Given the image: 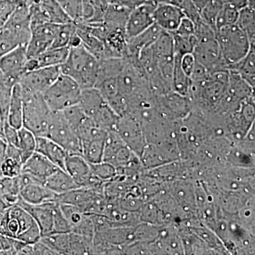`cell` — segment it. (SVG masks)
<instances>
[{"instance_id": "6da1fadb", "label": "cell", "mask_w": 255, "mask_h": 255, "mask_svg": "<svg viewBox=\"0 0 255 255\" xmlns=\"http://www.w3.org/2000/svg\"><path fill=\"white\" fill-rule=\"evenodd\" d=\"M229 71L219 72L198 82H191L188 98L192 110L202 114L212 113L223 98L228 83Z\"/></svg>"}, {"instance_id": "7a4b0ae2", "label": "cell", "mask_w": 255, "mask_h": 255, "mask_svg": "<svg viewBox=\"0 0 255 255\" xmlns=\"http://www.w3.org/2000/svg\"><path fill=\"white\" fill-rule=\"evenodd\" d=\"M100 60L82 44L70 47L60 71L75 80L83 89L95 87L98 76Z\"/></svg>"}, {"instance_id": "3957f363", "label": "cell", "mask_w": 255, "mask_h": 255, "mask_svg": "<svg viewBox=\"0 0 255 255\" xmlns=\"http://www.w3.org/2000/svg\"><path fill=\"white\" fill-rule=\"evenodd\" d=\"M0 235L31 244L39 241L41 233L34 219L21 206H10L0 220Z\"/></svg>"}, {"instance_id": "277c9868", "label": "cell", "mask_w": 255, "mask_h": 255, "mask_svg": "<svg viewBox=\"0 0 255 255\" xmlns=\"http://www.w3.org/2000/svg\"><path fill=\"white\" fill-rule=\"evenodd\" d=\"M31 36L29 8L19 6L13 10L0 26V57L18 47L26 46Z\"/></svg>"}, {"instance_id": "5b68a950", "label": "cell", "mask_w": 255, "mask_h": 255, "mask_svg": "<svg viewBox=\"0 0 255 255\" xmlns=\"http://www.w3.org/2000/svg\"><path fill=\"white\" fill-rule=\"evenodd\" d=\"M216 36L228 71L230 68L248 55L252 47L255 46L246 33L236 24L219 28Z\"/></svg>"}, {"instance_id": "8992f818", "label": "cell", "mask_w": 255, "mask_h": 255, "mask_svg": "<svg viewBox=\"0 0 255 255\" xmlns=\"http://www.w3.org/2000/svg\"><path fill=\"white\" fill-rule=\"evenodd\" d=\"M23 127L36 137L46 136L52 111L43 94L23 91Z\"/></svg>"}, {"instance_id": "52a82bcc", "label": "cell", "mask_w": 255, "mask_h": 255, "mask_svg": "<svg viewBox=\"0 0 255 255\" xmlns=\"http://www.w3.org/2000/svg\"><path fill=\"white\" fill-rule=\"evenodd\" d=\"M82 90L75 80L61 74L43 95L52 112H63L78 105Z\"/></svg>"}, {"instance_id": "ba28073f", "label": "cell", "mask_w": 255, "mask_h": 255, "mask_svg": "<svg viewBox=\"0 0 255 255\" xmlns=\"http://www.w3.org/2000/svg\"><path fill=\"white\" fill-rule=\"evenodd\" d=\"M46 137L58 143L68 155H81L82 141L63 112H52Z\"/></svg>"}, {"instance_id": "9c48e42d", "label": "cell", "mask_w": 255, "mask_h": 255, "mask_svg": "<svg viewBox=\"0 0 255 255\" xmlns=\"http://www.w3.org/2000/svg\"><path fill=\"white\" fill-rule=\"evenodd\" d=\"M192 53L195 57L196 61L205 67L210 73L228 71L216 36L196 41Z\"/></svg>"}, {"instance_id": "30bf717a", "label": "cell", "mask_w": 255, "mask_h": 255, "mask_svg": "<svg viewBox=\"0 0 255 255\" xmlns=\"http://www.w3.org/2000/svg\"><path fill=\"white\" fill-rule=\"evenodd\" d=\"M155 105L161 115L172 122L181 121L187 117L192 110L188 97L170 91L164 95L154 96Z\"/></svg>"}, {"instance_id": "8fae6325", "label": "cell", "mask_w": 255, "mask_h": 255, "mask_svg": "<svg viewBox=\"0 0 255 255\" xmlns=\"http://www.w3.org/2000/svg\"><path fill=\"white\" fill-rule=\"evenodd\" d=\"M116 131L122 137L124 143L140 159L147 145L140 123L129 114L119 117Z\"/></svg>"}, {"instance_id": "7c38bea8", "label": "cell", "mask_w": 255, "mask_h": 255, "mask_svg": "<svg viewBox=\"0 0 255 255\" xmlns=\"http://www.w3.org/2000/svg\"><path fill=\"white\" fill-rule=\"evenodd\" d=\"M60 75V66L37 68L26 72L18 84L23 91L43 94Z\"/></svg>"}, {"instance_id": "4fadbf2b", "label": "cell", "mask_w": 255, "mask_h": 255, "mask_svg": "<svg viewBox=\"0 0 255 255\" xmlns=\"http://www.w3.org/2000/svg\"><path fill=\"white\" fill-rule=\"evenodd\" d=\"M60 24L46 23L31 26V36L26 46L28 58L51 48Z\"/></svg>"}, {"instance_id": "5bb4252c", "label": "cell", "mask_w": 255, "mask_h": 255, "mask_svg": "<svg viewBox=\"0 0 255 255\" xmlns=\"http://www.w3.org/2000/svg\"><path fill=\"white\" fill-rule=\"evenodd\" d=\"M19 199L29 204H41L55 201L57 194L41 183L35 182L27 174L19 176Z\"/></svg>"}, {"instance_id": "9a60e30c", "label": "cell", "mask_w": 255, "mask_h": 255, "mask_svg": "<svg viewBox=\"0 0 255 255\" xmlns=\"http://www.w3.org/2000/svg\"><path fill=\"white\" fill-rule=\"evenodd\" d=\"M26 46H21L0 57V70L14 85L26 73Z\"/></svg>"}, {"instance_id": "2e32d148", "label": "cell", "mask_w": 255, "mask_h": 255, "mask_svg": "<svg viewBox=\"0 0 255 255\" xmlns=\"http://www.w3.org/2000/svg\"><path fill=\"white\" fill-rule=\"evenodd\" d=\"M155 6L140 5L132 8L125 26L128 40L137 36L155 23L153 12Z\"/></svg>"}, {"instance_id": "e0dca14e", "label": "cell", "mask_w": 255, "mask_h": 255, "mask_svg": "<svg viewBox=\"0 0 255 255\" xmlns=\"http://www.w3.org/2000/svg\"><path fill=\"white\" fill-rule=\"evenodd\" d=\"M17 204L31 215L41 231V236L52 233L53 226V216L56 202L44 203L41 204H29L19 199Z\"/></svg>"}, {"instance_id": "ac0fdd59", "label": "cell", "mask_w": 255, "mask_h": 255, "mask_svg": "<svg viewBox=\"0 0 255 255\" xmlns=\"http://www.w3.org/2000/svg\"><path fill=\"white\" fill-rule=\"evenodd\" d=\"M154 21L162 31L174 33L184 17L182 11L169 2H159L153 12Z\"/></svg>"}, {"instance_id": "d6986e66", "label": "cell", "mask_w": 255, "mask_h": 255, "mask_svg": "<svg viewBox=\"0 0 255 255\" xmlns=\"http://www.w3.org/2000/svg\"><path fill=\"white\" fill-rule=\"evenodd\" d=\"M58 169L60 168L49 159L36 151L25 161L21 173L26 174L35 182L43 184L47 178Z\"/></svg>"}, {"instance_id": "ffe728a7", "label": "cell", "mask_w": 255, "mask_h": 255, "mask_svg": "<svg viewBox=\"0 0 255 255\" xmlns=\"http://www.w3.org/2000/svg\"><path fill=\"white\" fill-rule=\"evenodd\" d=\"M163 31L157 24L154 23L145 31L128 40L125 58L130 61H137L142 50L152 46Z\"/></svg>"}, {"instance_id": "44dd1931", "label": "cell", "mask_w": 255, "mask_h": 255, "mask_svg": "<svg viewBox=\"0 0 255 255\" xmlns=\"http://www.w3.org/2000/svg\"><path fill=\"white\" fill-rule=\"evenodd\" d=\"M100 194L104 193L97 192L86 188L78 187L57 195L55 202L76 206L85 214H88L92 203L95 198Z\"/></svg>"}, {"instance_id": "7402d4cb", "label": "cell", "mask_w": 255, "mask_h": 255, "mask_svg": "<svg viewBox=\"0 0 255 255\" xmlns=\"http://www.w3.org/2000/svg\"><path fill=\"white\" fill-rule=\"evenodd\" d=\"M65 170L73 178L79 187L86 189L94 176L90 164L81 155H68L65 162Z\"/></svg>"}, {"instance_id": "603a6c76", "label": "cell", "mask_w": 255, "mask_h": 255, "mask_svg": "<svg viewBox=\"0 0 255 255\" xmlns=\"http://www.w3.org/2000/svg\"><path fill=\"white\" fill-rule=\"evenodd\" d=\"M69 49V47L49 48L41 54L28 58L26 70L29 71L37 68L60 66L65 63L68 55Z\"/></svg>"}, {"instance_id": "cb8c5ba5", "label": "cell", "mask_w": 255, "mask_h": 255, "mask_svg": "<svg viewBox=\"0 0 255 255\" xmlns=\"http://www.w3.org/2000/svg\"><path fill=\"white\" fill-rule=\"evenodd\" d=\"M170 195L184 212L196 211L195 186L187 182L177 181L169 187Z\"/></svg>"}, {"instance_id": "d4e9b609", "label": "cell", "mask_w": 255, "mask_h": 255, "mask_svg": "<svg viewBox=\"0 0 255 255\" xmlns=\"http://www.w3.org/2000/svg\"><path fill=\"white\" fill-rule=\"evenodd\" d=\"M36 151L44 155L58 168L65 170L68 152L51 139L46 136L36 137Z\"/></svg>"}, {"instance_id": "484cf974", "label": "cell", "mask_w": 255, "mask_h": 255, "mask_svg": "<svg viewBox=\"0 0 255 255\" xmlns=\"http://www.w3.org/2000/svg\"><path fill=\"white\" fill-rule=\"evenodd\" d=\"M107 104L95 87L82 90L78 105L89 118L93 119Z\"/></svg>"}, {"instance_id": "4316f807", "label": "cell", "mask_w": 255, "mask_h": 255, "mask_svg": "<svg viewBox=\"0 0 255 255\" xmlns=\"http://www.w3.org/2000/svg\"><path fill=\"white\" fill-rule=\"evenodd\" d=\"M5 122L18 130L23 127L22 93L18 84H16L13 87Z\"/></svg>"}, {"instance_id": "83f0119b", "label": "cell", "mask_w": 255, "mask_h": 255, "mask_svg": "<svg viewBox=\"0 0 255 255\" xmlns=\"http://www.w3.org/2000/svg\"><path fill=\"white\" fill-rule=\"evenodd\" d=\"M23 164L17 147L6 143V152L1 166V175L8 177H18L21 173Z\"/></svg>"}, {"instance_id": "f1b7e54d", "label": "cell", "mask_w": 255, "mask_h": 255, "mask_svg": "<svg viewBox=\"0 0 255 255\" xmlns=\"http://www.w3.org/2000/svg\"><path fill=\"white\" fill-rule=\"evenodd\" d=\"M43 184L57 195L79 187L73 178L70 177V174L66 171L61 169H58L53 172L47 178Z\"/></svg>"}, {"instance_id": "f546056e", "label": "cell", "mask_w": 255, "mask_h": 255, "mask_svg": "<svg viewBox=\"0 0 255 255\" xmlns=\"http://www.w3.org/2000/svg\"><path fill=\"white\" fill-rule=\"evenodd\" d=\"M229 71L237 73L251 87H255V46L252 47L248 55L241 61L235 64Z\"/></svg>"}, {"instance_id": "4dcf8cb0", "label": "cell", "mask_w": 255, "mask_h": 255, "mask_svg": "<svg viewBox=\"0 0 255 255\" xmlns=\"http://www.w3.org/2000/svg\"><path fill=\"white\" fill-rule=\"evenodd\" d=\"M19 177H8L0 176V198L8 206L17 204L19 200Z\"/></svg>"}, {"instance_id": "1f68e13d", "label": "cell", "mask_w": 255, "mask_h": 255, "mask_svg": "<svg viewBox=\"0 0 255 255\" xmlns=\"http://www.w3.org/2000/svg\"><path fill=\"white\" fill-rule=\"evenodd\" d=\"M181 56H174V68L172 77V91L188 97L191 87V79L183 71L180 64Z\"/></svg>"}, {"instance_id": "d6a6232c", "label": "cell", "mask_w": 255, "mask_h": 255, "mask_svg": "<svg viewBox=\"0 0 255 255\" xmlns=\"http://www.w3.org/2000/svg\"><path fill=\"white\" fill-rule=\"evenodd\" d=\"M70 233H50L41 236L39 241L50 248L55 255H68Z\"/></svg>"}, {"instance_id": "836d02e7", "label": "cell", "mask_w": 255, "mask_h": 255, "mask_svg": "<svg viewBox=\"0 0 255 255\" xmlns=\"http://www.w3.org/2000/svg\"><path fill=\"white\" fill-rule=\"evenodd\" d=\"M18 135L17 148L24 163L25 161L36 152V136L24 127L18 129Z\"/></svg>"}, {"instance_id": "e575fe53", "label": "cell", "mask_w": 255, "mask_h": 255, "mask_svg": "<svg viewBox=\"0 0 255 255\" xmlns=\"http://www.w3.org/2000/svg\"><path fill=\"white\" fill-rule=\"evenodd\" d=\"M105 139L82 141V154L88 163H98L103 161Z\"/></svg>"}, {"instance_id": "d590c367", "label": "cell", "mask_w": 255, "mask_h": 255, "mask_svg": "<svg viewBox=\"0 0 255 255\" xmlns=\"http://www.w3.org/2000/svg\"><path fill=\"white\" fill-rule=\"evenodd\" d=\"M246 33L253 44L255 43V11L254 8L247 6L240 10L236 23Z\"/></svg>"}, {"instance_id": "8d00e7d4", "label": "cell", "mask_w": 255, "mask_h": 255, "mask_svg": "<svg viewBox=\"0 0 255 255\" xmlns=\"http://www.w3.org/2000/svg\"><path fill=\"white\" fill-rule=\"evenodd\" d=\"M92 243L93 240L70 232L68 255H93Z\"/></svg>"}, {"instance_id": "74e56055", "label": "cell", "mask_w": 255, "mask_h": 255, "mask_svg": "<svg viewBox=\"0 0 255 255\" xmlns=\"http://www.w3.org/2000/svg\"><path fill=\"white\" fill-rule=\"evenodd\" d=\"M14 86V84L0 70V116L4 123Z\"/></svg>"}, {"instance_id": "f35d334b", "label": "cell", "mask_w": 255, "mask_h": 255, "mask_svg": "<svg viewBox=\"0 0 255 255\" xmlns=\"http://www.w3.org/2000/svg\"><path fill=\"white\" fill-rule=\"evenodd\" d=\"M223 0H211L200 11L201 19L209 25L216 32V20L221 8Z\"/></svg>"}, {"instance_id": "ab89813d", "label": "cell", "mask_w": 255, "mask_h": 255, "mask_svg": "<svg viewBox=\"0 0 255 255\" xmlns=\"http://www.w3.org/2000/svg\"><path fill=\"white\" fill-rule=\"evenodd\" d=\"M239 12L240 10L237 8L224 1L216 20V31L223 26L236 24Z\"/></svg>"}, {"instance_id": "60d3db41", "label": "cell", "mask_w": 255, "mask_h": 255, "mask_svg": "<svg viewBox=\"0 0 255 255\" xmlns=\"http://www.w3.org/2000/svg\"><path fill=\"white\" fill-rule=\"evenodd\" d=\"M90 166L92 174L105 183L113 180L118 176L117 168L108 162L102 161L98 163L90 164Z\"/></svg>"}, {"instance_id": "b9f144b4", "label": "cell", "mask_w": 255, "mask_h": 255, "mask_svg": "<svg viewBox=\"0 0 255 255\" xmlns=\"http://www.w3.org/2000/svg\"><path fill=\"white\" fill-rule=\"evenodd\" d=\"M174 41V54L182 57L187 53H193L196 44L195 36L186 37L172 33Z\"/></svg>"}, {"instance_id": "7bdbcfd3", "label": "cell", "mask_w": 255, "mask_h": 255, "mask_svg": "<svg viewBox=\"0 0 255 255\" xmlns=\"http://www.w3.org/2000/svg\"><path fill=\"white\" fill-rule=\"evenodd\" d=\"M170 3L182 11L184 17L189 18L194 23L201 19L200 11L191 0H172Z\"/></svg>"}, {"instance_id": "ee69618b", "label": "cell", "mask_w": 255, "mask_h": 255, "mask_svg": "<svg viewBox=\"0 0 255 255\" xmlns=\"http://www.w3.org/2000/svg\"><path fill=\"white\" fill-rule=\"evenodd\" d=\"M72 231L71 226L68 222L63 211L60 209V204L56 202L53 216V226L52 233H67Z\"/></svg>"}, {"instance_id": "f6af8a7d", "label": "cell", "mask_w": 255, "mask_h": 255, "mask_svg": "<svg viewBox=\"0 0 255 255\" xmlns=\"http://www.w3.org/2000/svg\"><path fill=\"white\" fill-rule=\"evenodd\" d=\"M194 23L189 18L184 17L174 33L182 36L192 37L194 36Z\"/></svg>"}, {"instance_id": "bcb514c9", "label": "cell", "mask_w": 255, "mask_h": 255, "mask_svg": "<svg viewBox=\"0 0 255 255\" xmlns=\"http://www.w3.org/2000/svg\"><path fill=\"white\" fill-rule=\"evenodd\" d=\"M18 129L11 127L7 122L4 123V137L6 143L17 147L18 135Z\"/></svg>"}, {"instance_id": "7dc6e473", "label": "cell", "mask_w": 255, "mask_h": 255, "mask_svg": "<svg viewBox=\"0 0 255 255\" xmlns=\"http://www.w3.org/2000/svg\"><path fill=\"white\" fill-rule=\"evenodd\" d=\"M180 64L183 71L186 73L187 76L190 78L196 64V59L194 55H193L192 53H187V54L182 55L180 58Z\"/></svg>"}, {"instance_id": "c3c4849f", "label": "cell", "mask_w": 255, "mask_h": 255, "mask_svg": "<svg viewBox=\"0 0 255 255\" xmlns=\"http://www.w3.org/2000/svg\"><path fill=\"white\" fill-rule=\"evenodd\" d=\"M223 1L239 10L248 6V0H223Z\"/></svg>"}, {"instance_id": "681fc988", "label": "cell", "mask_w": 255, "mask_h": 255, "mask_svg": "<svg viewBox=\"0 0 255 255\" xmlns=\"http://www.w3.org/2000/svg\"><path fill=\"white\" fill-rule=\"evenodd\" d=\"M6 142L4 139L0 137V176L1 175V166L4 160L5 152H6Z\"/></svg>"}, {"instance_id": "f907efd6", "label": "cell", "mask_w": 255, "mask_h": 255, "mask_svg": "<svg viewBox=\"0 0 255 255\" xmlns=\"http://www.w3.org/2000/svg\"><path fill=\"white\" fill-rule=\"evenodd\" d=\"M191 1L195 4L196 7L200 11L211 0H191Z\"/></svg>"}, {"instance_id": "816d5d0a", "label": "cell", "mask_w": 255, "mask_h": 255, "mask_svg": "<svg viewBox=\"0 0 255 255\" xmlns=\"http://www.w3.org/2000/svg\"><path fill=\"white\" fill-rule=\"evenodd\" d=\"M0 137L1 138L4 139V122H3L2 119L1 118V116H0Z\"/></svg>"}, {"instance_id": "f5cc1de1", "label": "cell", "mask_w": 255, "mask_h": 255, "mask_svg": "<svg viewBox=\"0 0 255 255\" xmlns=\"http://www.w3.org/2000/svg\"><path fill=\"white\" fill-rule=\"evenodd\" d=\"M159 2H169L172 1V0H158Z\"/></svg>"}]
</instances>
